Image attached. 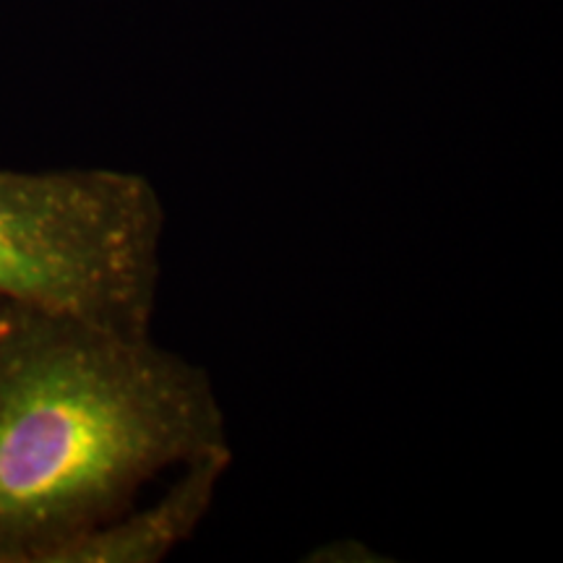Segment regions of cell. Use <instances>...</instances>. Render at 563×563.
I'll list each match as a JSON object with an SVG mask.
<instances>
[{"instance_id": "cell-1", "label": "cell", "mask_w": 563, "mask_h": 563, "mask_svg": "<svg viewBox=\"0 0 563 563\" xmlns=\"http://www.w3.org/2000/svg\"><path fill=\"white\" fill-rule=\"evenodd\" d=\"M224 449L207 368L152 332L13 306L0 342V563H58L146 485Z\"/></svg>"}, {"instance_id": "cell-2", "label": "cell", "mask_w": 563, "mask_h": 563, "mask_svg": "<svg viewBox=\"0 0 563 563\" xmlns=\"http://www.w3.org/2000/svg\"><path fill=\"white\" fill-rule=\"evenodd\" d=\"M167 214L157 186L112 167H0V300L152 332Z\"/></svg>"}, {"instance_id": "cell-3", "label": "cell", "mask_w": 563, "mask_h": 563, "mask_svg": "<svg viewBox=\"0 0 563 563\" xmlns=\"http://www.w3.org/2000/svg\"><path fill=\"white\" fill-rule=\"evenodd\" d=\"M232 449L201 456L175 470V477L150 504L118 514L60 555L58 563H159L199 532L220 496Z\"/></svg>"}, {"instance_id": "cell-4", "label": "cell", "mask_w": 563, "mask_h": 563, "mask_svg": "<svg viewBox=\"0 0 563 563\" xmlns=\"http://www.w3.org/2000/svg\"><path fill=\"white\" fill-rule=\"evenodd\" d=\"M316 555H306V561H336V563H363V561H386V555H371L368 545L357 543V540H334V543L313 551Z\"/></svg>"}, {"instance_id": "cell-5", "label": "cell", "mask_w": 563, "mask_h": 563, "mask_svg": "<svg viewBox=\"0 0 563 563\" xmlns=\"http://www.w3.org/2000/svg\"><path fill=\"white\" fill-rule=\"evenodd\" d=\"M11 316H13V302L0 300V342H3L5 332H9V327H11Z\"/></svg>"}]
</instances>
